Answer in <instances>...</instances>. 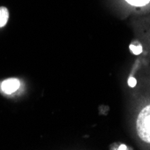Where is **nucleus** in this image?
<instances>
[{
    "mask_svg": "<svg viewBox=\"0 0 150 150\" xmlns=\"http://www.w3.org/2000/svg\"><path fill=\"white\" fill-rule=\"evenodd\" d=\"M129 49L135 55H139V54H140L142 52V47L139 42H134V43L130 44Z\"/></svg>",
    "mask_w": 150,
    "mask_h": 150,
    "instance_id": "nucleus-4",
    "label": "nucleus"
},
{
    "mask_svg": "<svg viewBox=\"0 0 150 150\" xmlns=\"http://www.w3.org/2000/svg\"><path fill=\"white\" fill-rule=\"evenodd\" d=\"M9 18V11L6 7H0V27H4L8 21Z\"/></svg>",
    "mask_w": 150,
    "mask_h": 150,
    "instance_id": "nucleus-3",
    "label": "nucleus"
},
{
    "mask_svg": "<svg viewBox=\"0 0 150 150\" xmlns=\"http://www.w3.org/2000/svg\"><path fill=\"white\" fill-rule=\"evenodd\" d=\"M137 130L143 141L150 143V105L140 112L137 120Z\"/></svg>",
    "mask_w": 150,
    "mask_h": 150,
    "instance_id": "nucleus-1",
    "label": "nucleus"
},
{
    "mask_svg": "<svg viewBox=\"0 0 150 150\" xmlns=\"http://www.w3.org/2000/svg\"><path fill=\"white\" fill-rule=\"evenodd\" d=\"M128 3H129L130 5H133V6H145L146 5L150 0H126Z\"/></svg>",
    "mask_w": 150,
    "mask_h": 150,
    "instance_id": "nucleus-5",
    "label": "nucleus"
},
{
    "mask_svg": "<svg viewBox=\"0 0 150 150\" xmlns=\"http://www.w3.org/2000/svg\"><path fill=\"white\" fill-rule=\"evenodd\" d=\"M19 86H20V82L16 78L7 79L4 81L1 85V88L6 93H12L13 92H16L19 88Z\"/></svg>",
    "mask_w": 150,
    "mask_h": 150,
    "instance_id": "nucleus-2",
    "label": "nucleus"
},
{
    "mask_svg": "<svg viewBox=\"0 0 150 150\" xmlns=\"http://www.w3.org/2000/svg\"><path fill=\"white\" fill-rule=\"evenodd\" d=\"M119 149H127V147H126V146H120V147H119Z\"/></svg>",
    "mask_w": 150,
    "mask_h": 150,
    "instance_id": "nucleus-7",
    "label": "nucleus"
},
{
    "mask_svg": "<svg viewBox=\"0 0 150 150\" xmlns=\"http://www.w3.org/2000/svg\"><path fill=\"white\" fill-rule=\"evenodd\" d=\"M128 83H129V86L130 87H134L136 86V84H137V80H136L134 77H130L128 81Z\"/></svg>",
    "mask_w": 150,
    "mask_h": 150,
    "instance_id": "nucleus-6",
    "label": "nucleus"
}]
</instances>
